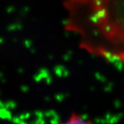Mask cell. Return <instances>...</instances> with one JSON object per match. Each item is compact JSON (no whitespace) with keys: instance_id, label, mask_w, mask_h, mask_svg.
<instances>
[{"instance_id":"obj_1","label":"cell","mask_w":124,"mask_h":124,"mask_svg":"<svg viewBox=\"0 0 124 124\" xmlns=\"http://www.w3.org/2000/svg\"><path fill=\"white\" fill-rule=\"evenodd\" d=\"M64 28L86 53L124 65V0H64Z\"/></svg>"},{"instance_id":"obj_2","label":"cell","mask_w":124,"mask_h":124,"mask_svg":"<svg viewBox=\"0 0 124 124\" xmlns=\"http://www.w3.org/2000/svg\"><path fill=\"white\" fill-rule=\"evenodd\" d=\"M59 124H95L93 121L85 117L81 114L72 112L65 120L62 121Z\"/></svg>"}]
</instances>
